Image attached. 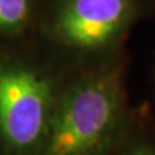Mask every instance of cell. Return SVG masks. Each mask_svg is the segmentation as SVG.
Returning a JSON list of instances; mask_svg holds the SVG:
<instances>
[{"label":"cell","instance_id":"4","mask_svg":"<svg viewBox=\"0 0 155 155\" xmlns=\"http://www.w3.org/2000/svg\"><path fill=\"white\" fill-rule=\"evenodd\" d=\"M30 0H0V31H17L27 21Z\"/></svg>","mask_w":155,"mask_h":155},{"label":"cell","instance_id":"1","mask_svg":"<svg viewBox=\"0 0 155 155\" xmlns=\"http://www.w3.org/2000/svg\"><path fill=\"white\" fill-rule=\"evenodd\" d=\"M119 120L118 85L106 76L80 80L57 101L40 155H101Z\"/></svg>","mask_w":155,"mask_h":155},{"label":"cell","instance_id":"3","mask_svg":"<svg viewBox=\"0 0 155 155\" xmlns=\"http://www.w3.org/2000/svg\"><path fill=\"white\" fill-rule=\"evenodd\" d=\"M129 16V0H67L56 21V35L78 49H97L113 40Z\"/></svg>","mask_w":155,"mask_h":155},{"label":"cell","instance_id":"5","mask_svg":"<svg viewBox=\"0 0 155 155\" xmlns=\"http://www.w3.org/2000/svg\"><path fill=\"white\" fill-rule=\"evenodd\" d=\"M128 155H155V151L146 150V149H137V150H134V151L129 153Z\"/></svg>","mask_w":155,"mask_h":155},{"label":"cell","instance_id":"2","mask_svg":"<svg viewBox=\"0 0 155 155\" xmlns=\"http://www.w3.org/2000/svg\"><path fill=\"white\" fill-rule=\"evenodd\" d=\"M57 101L48 78L19 64L0 66V145L8 155H40Z\"/></svg>","mask_w":155,"mask_h":155}]
</instances>
